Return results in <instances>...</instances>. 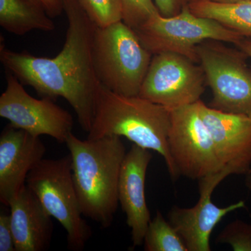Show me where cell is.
I'll return each instance as SVG.
<instances>
[{"instance_id":"1","label":"cell","mask_w":251,"mask_h":251,"mask_svg":"<svg viewBox=\"0 0 251 251\" xmlns=\"http://www.w3.org/2000/svg\"><path fill=\"white\" fill-rule=\"evenodd\" d=\"M68 29L62 50L52 58L16 52L1 46L0 59L4 67L23 84L39 95L67 100L82 129L89 133L93 123L99 82L93 62L97 26L77 0H62Z\"/></svg>"},{"instance_id":"2","label":"cell","mask_w":251,"mask_h":251,"mask_svg":"<svg viewBox=\"0 0 251 251\" xmlns=\"http://www.w3.org/2000/svg\"><path fill=\"white\" fill-rule=\"evenodd\" d=\"M66 144L82 215L103 228L110 227L119 205V179L126 153L121 138L82 140L72 133Z\"/></svg>"},{"instance_id":"3","label":"cell","mask_w":251,"mask_h":251,"mask_svg":"<svg viewBox=\"0 0 251 251\" xmlns=\"http://www.w3.org/2000/svg\"><path fill=\"white\" fill-rule=\"evenodd\" d=\"M171 110L140 96L126 97L101 84L96 99L88 139L125 137L135 145L161 155L173 180L180 176L170 151Z\"/></svg>"},{"instance_id":"4","label":"cell","mask_w":251,"mask_h":251,"mask_svg":"<svg viewBox=\"0 0 251 251\" xmlns=\"http://www.w3.org/2000/svg\"><path fill=\"white\" fill-rule=\"evenodd\" d=\"M153 54L142 44L134 29L123 21L97 27L93 62L99 82L126 97L139 95Z\"/></svg>"},{"instance_id":"5","label":"cell","mask_w":251,"mask_h":251,"mask_svg":"<svg viewBox=\"0 0 251 251\" xmlns=\"http://www.w3.org/2000/svg\"><path fill=\"white\" fill-rule=\"evenodd\" d=\"M26 185L50 215L65 229L69 249L83 250L92 232L82 218L70 154L57 159L43 158L28 175Z\"/></svg>"},{"instance_id":"6","label":"cell","mask_w":251,"mask_h":251,"mask_svg":"<svg viewBox=\"0 0 251 251\" xmlns=\"http://www.w3.org/2000/svg\"><path fill=\"white\" fill-rule=\"evenodd\" d=\"M134 30L142 44L153 54L174 52L198 64L196 47L203 41H224L236 45L245 38L214 20L196 16L188 4L171 17L157 13Z\"/></svg>"},{"instance_id":"7","label":"cell","mask_w":251,"mask_h":251,"mask_svg":"<svg viewBox=\"0 0 251 251\" xmlns=\"http://www.w3.org/2000/svg\"><path fill=\"white\" fill-rule=\"evenodd\" d=\"M196 52L212 91L211 108L251 118V69L247 54L215 40L198 44Z\"/></svg>"},{"instance_id":"8","label":"cell","mask_w":251,"mask_h":251,"mask_svg":"<svg viewBox=\"0 0 251 251\" xmlns=\"http://www.w3.org/2000/svg\"><path fill=\"white\" fill-rule=\"evenodd\" d=\"M170 151L179 175L201 179L225 169L198 101L171 110Z\"/></svg>"},{"instance_id":"9","label":"cell","mask_w":251,"mask_h":251,"mask_svg":"<svg viewBox=\"0 0 251 251\" xmlns=\"http://www.w3.org/2000/svg\"><path fill=\"white\" fill-rule=\"evenodd\" d=\"M196 64L174 52L153 54L138 96L170 110L199 101L206 82Z\"/></svg>"},{"instance_id":"10","label":"cell","mask_w":251,"mask_h":251,"mask_svg":"<svg viewBox=\"0 0 251 251\" xmlns=\"http://www.w3.org/2000/svg\"><path fill=\"white\" fill-rule=\"evenodd\" d=\"M6 90L0 97V117L34 136L49 135L66 143L74 126L72 115L52 99L31 97L11 72H6Z\"/></svg>"},{"instance_id":"11","label":"cell","mask_w":251,"mask_h":251,"mask_svg":"<svg viewBox=\"0 0 251 251\" xmlns=\"http://www.w3.org/2000/svg\"><path fill=\"white\" fill-rule=\"evenodd\" d=\"M231 175L227 169L198 180L200 198L191 208L174 206L168 213V221L182 238L188 251H210V237L221 220L232 211L246 206L244 201L219 207L211 201L218 185Z\"/></svg>"},{"instance_id":"12","label":"cell","mask_w":251,"mask_h":251,"mask_svg":"<svg viewBox=\"0 0 251 251\" xmlns=\"http://www.w3.org/2000/svg\"><path fill=\"white\" fill-rule=\"evenodd\" d=\"M223 166L232 175L251 173V118L220 111L198 101Z\"/></svg>"},{"instance_id":"13","label":"cell","mask_w":251,"mask_h":251,"mask_svg":"<svg viewBox=\"0 0 251 251\" xmlns=\"http://www.w3.org/2000/svg\"><path fill=\"white\" fill-rule=\"evenodd\" d=\"M40 137L8 126L0 135V201L10 203L26 184L28 175L44 158Z\"/></svg>"},{"instance_id":"14","label":"cell","mask_w":251,"mask_h":251,"mask_svg":"<svg viewBox=\"0 0 251 251\" xmlns=\"http://www.w3.org/2000/svg\"><path fill=\"white\" fill-rule=\"evenodd\" d=\"M152 154L150 150L133 144L126 153L118 184L119 203L126 216L133 247L143 244L151 221V214L145 199V179Z\"/></svg>"},{"instance_id":"15","label":"cell","mask_w":251,"mask_h":251,"mask_svg":"<svg viewBox=\"0 0 251 251\" xmlns=\"http://www.w3.org/2000/svg\"><path fill=\"white\" fill-rule=\"evenodd\" d=\"M9 207L16 251H43L49 249L53 233L52 217L27 185L23 186Z\"/></svg>"},{"instance_id":"16","label":"cell","mask_w":251,"mask_h":251,"mask_svg":"<svg viewBox=\"0 0 251 251\" xmlns=\"http://www.w3.org/2000/svg\"><path fill=\"white\" fill-rule=\"evenodd\" d=\"M0 25L18 36L32 30L51 31L55 29L47 13L27 0H0Z\"/></svg>"},{"instance_id":"17","label":"cell","mask_w":251,"mask_h":251,"mask_svg":"<svg viewBox=\"0 0 251 251\" xmlns=\"http://www.w3.org/2000/svg\"><path fill=\"white\" fill-rule=\"evenodd\" d=\"M193 14L217 21L245 38L251 39V0L234 2L190 1Z\"/></svg>"},{"instance_id":"18","label":"cell","mask_w":251,"mask_h":251,"mask_svg":"<svg viewBox=\"0 0 251 251\" xmlns=\"http://www.w3.org/2000/svg\"><path fill=\"white\" fill-rule=\"evenodd\" d=\"M143 244L146 251H188L182 238L159 211L149 224Z\"/></svg>"},{"instance_id":"19","label":"cell","mask_w":251,"mask_h":251,"mask_svg":"<svg viewBox=\"0 0 251 251\" xmlns=\"http://www.w3.org/2000/svg\"><path fill=\"white\" fill-rule=\"evenodd\" d=\"M97 27L104 28L123 21L122 0H77Z\"/></svg>"},{"instance_id":"20","label":"cell","mask_w":251,"mask_h":251,"mask_svg":"<svg viewBox=\"0 0 251 251\" xmlns=\"http://www.w3.org/2000/svg\"><path fill=\"white\" fill-rule=\"evenodd\" d=\"M216 242L227 244L234 251H251V224L235 220L226 226Z\"/></svg>"},{"instance_id":"21","label":"cell","mask_w":251,"mask_h":251,"mask_svg":"<svg viewBox=\"0 0 251 251\" xmlns=\"http://www.w3.org/2000/svg\"><path fill=\"white\" fill-rule=\"evenodd\" d=\"M123 22L133 29L159 12L153 0H122Z\"/></svg>"},{"instance_id":"22","label":"cell","mask_w":251,"mask_h":251,"mask_svg":"<svg viewBox=\"0 0 251 251\" xmlns=\"http://www.w3.org/2000/svg\"><path fill=\"white\" fill-rule=\"evenodd\" d=\"M0 251H16L11 227V214L2 209L0 212Z\"/></svg>"},{"instance_id":"23","label":"cell","mask_w":251,"mask_h":251,"mask_svg":"<svg viewBox=\"0 0 251 251\" xmlns=\"http://www.w3.org/2000/svg\"><path fill=\"white\" fill-rule=\"evenodd\" d=\"M157 9L164 17H171L179 14L184 5L185 0H154Z\"/></svg>"},{"instance_id":"24","label":"cell","mask_w":251,"mask_h":251,"mask_svg":"<svg viewBox=\"0 0 251 251\" xmlns=\"http://www.w3.org/2000/svg\"><path fill=\"white\" fill-rule=\"evenodd\" d=\"M27 1L40 6L51 18L60 16L64 11L62 0H27Z\"/></svg>"},{"instance_id":"25","label":"cell","mask_w":251,"mask_h":251,"mask_svg":"<svg viewBox=\"0 0 251 251\" xmlns=\"http://www.w3.org/2000/svg\"><path fill=\"white\" fill-rule=\"evenodd\" d=\"M235 46H237L240 50L247 54V57L251 58V39L244 38L242 40L237 43Z\"/></svg>"},{"instance_id":"26","label":"cell","mask_w":251,"mask_h":251,"mask_svg":"<svg viewBox=\"0 0 251 251\" xmlns=\"http://www.w3.org/2000/svg\"><path fill=\"white\" fill-rule=\"evenodd\" d=\"M190 1H201V0H190ZM203 1H216V2H234V1H242V0H203Z\"/></svg>"},{"instance_id":"27","label":"cell","mask_w":251,"mask_h":251,"mask_svg":"<svg viewBox=\"0 0 251 251\" xmlns=\"http://www.w3.org/2000/svg\"><path fill=\"white\" fill-rule=\"evenodd\" d=\"M246 185L249 189H251V173L247 175V179H246Z\"/></svg>"}]
</instances>
